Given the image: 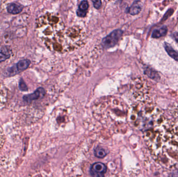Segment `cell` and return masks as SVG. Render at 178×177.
<instances>
[{
    "label": "cell",
    "mask_w": 178,
    "mask_h": 177,
    "mask_svg": "<svg viewBox=\"0 0 178 177\" xmlns=\"http://www.w3.org/2000/svg\"><path fill=\"white\" fill-rule=\"evenodd\" d=\"M162 112L145 134L152 157L166 168L178 167V105Z\"/></svg>",
    "instance_id": "1"
},
{
    "label": "cell",
    "mask_w": 178,
    "mask_h": 177,
    "mask_svg": "<svg viewBox=\"0 0 178 177\" xmlns=\"http://www.w3.org/2000/svg\"><path fill=\"white\" fill-rule=\"evenodd\" d=\"M38 28L44 44L56 39L63 34L65 26L59 14L47 13L38 21Z\"/></svg>",
    "instance_id": "2"
},
{
    "label": "cell",
    "mask_w": 178,
    "mask_h": 177,
    "mask_svg": "<svg viewBox=\"0 0 178 177\" xmlns=\"http://www.w3.org/2000/svg\"><path fill=\"white\" fill-rule=\"evenodd\" d=\"M86 40V32L82 28L74 25L68 28L61 40L63 52L76 50L84 45Z\"/></svg>",
    "instance_id": "3"
},
{
    "label": "cell",
    "mask_w": 178,
    "mask_h": 177,
    "mask_svg": "<svg viewBox=\"0 0 178 177\" xmlns=\"http://www.w3.org/2000/svg\"><path fill=\"white\" fill-rule=\"evenodd\" d=\"M123 32L122 30L116 29L111 32L102 41V45L104 48H109L114 46L117 44L122 37Z\"/></svg>",
    "instance_id": "4"
},
{
    "label": "cell",
    "mask_w": 178,
    "mask_h": 177,
    "mask_svg": "<svg viewBox=\"0 0 178 177\" xmlns=\"http://www.w3.org/2000/svg\"><path fill=\"white\" fill-rule=\"evenodd\" d=\"M107 171V167L101 162H96L93 164L90 169V173L92 177H105Z\"/></svg>",
    "instance_id": "5"
},
{
    "label": "cell",
    "mask_w": 178,
    "mask_h": 177,
    "mask_svg": "<svg viewBox=\"0 0 178 177\" xmlns=\"http://www.w3.org/2000/svg\"><path fill=\"white\" fill-rule=\"evenodd\" d=\"M162 46L167 56L170 59V61L172 60L178 63V50H176L170 44L166 42H164L162 44Z\"/></svg>",
    "instance_id": "6"
},
{
    "label": "cell",
    "mask_w": 178,
    "mask_h": 177,
    "mask_svg": "<svg viewBox=\"0 0 178 177\" xmlns=\"http://www.w3.org/2000/svg\"><path fill=\"white\" fill-rule=\"evenodd\" d=\"M45 94V91L43 88L40 87L36 89L34 93L25 95L23 97V100L27 102H31L34 100H37L43 97Z\"/></svg>",
    "instance_id": "7"
},
{
    "label": "cell",
    "mask_w": 178,
    "mask_h": 177,
    "mask_svg": "<svg viewBox=\"0 0 178 177\" xmlns=\"http://www.w3.org/2000/svg\"><path fill=\"white\" fill-rule=\"evenodd\" d=\"M23 7L21 5L16 3L9 4L7 7V11L10 14H18L23 11Z\"/></svg>",
    "instance_id": "8"
},
{
    "label": "cell",
    "mask_w": 178,
    "mask_h": 177,
    "mask_svg": "<svg viewBox=\"0 0 178 177\" xmlns=\"http://www.w3.org/2000/svg\"><path fill=\"white\" fill-rule=\"evenodd\" d=\"M88 8H89V4L88 2L86 1H82L79 5V8L77 11V15L80 17H85Z\"/></svg>",
    "instance_id": "9"
},
{
    "label": "cell",
    "mask_w": 178,
    "mask_h": 177,
    "mask_svg": "<svg viewBox=\"0 0 178 177\" xmlns=\"http://www.w3.org/2000/svg\"><path fill=\"white\" fill-rule=\"evenodd\" d=\"M142 8V3L140 1H135L129 9V13L132 15H137L141 11Z\"/></svg>",
    "instance_id": "10"
},
{
    "label": "cell",
    "mask_w": 178,
    "mask_h": 177,
    "mask_svg": "<svg viewBox=\"0 0 178 177\" xmlns=\"http://www.w3.org/2000/svg\"><path fill=\"white\" fill-rule=\"evenodd\" d=\"M31 62L29 59H25L21 60L17 62V64H15L16 68L19 73H20V72H23L28 68Z\"/></svg>",
    "instance_id": "11"
},
{
    "label": "cell",
    "mask_w": 178,
    "mask_h": 177,
    "mask_svg": "<svg viewBox=\"0 0 178 177\" xmlns=\"http://www.w3.org/2000/svg\"><path fill=\"white\" fill-rule=\"evenodd\" d=\"M167 27L165 25L162 26V27L154 30L152 36L153 38H159L162 36H165L167 34Z\"/></svg>",
    "instance_id": "12"
},
{
    "label": "cell",
    "mask_w": 178,
    "mask_h": 177,
    "mask_svg": "<svg viewBox=\"0 0 178 177\" xmlns=\"http://www.w3.org/2000/svg\"><path fill=\"white\" fill-rule=\"evenodd\" d=\"M94 154L95 156L99 159H103L107 154L106 150L100 146H97L94 149Z\"/></svg>",
    "instance_id": "13"
},
{
    "label": "cell",
    "mask_w": 178,
    "mask_h": 177,
    "mask_svg": "<svg viewBox=\"0 0 178 177\" xmlns=\"http://www.w3.org/2000/svg\"><path fill=\"white\" fill-rule=\"evenodd\" d=\"M19 73L17 69L16 68V64L11 66L9 68L7 69L6 74L8 76H14Z\"/></svg>",
    "instance_id": "14"
},
{
    "label": "cell",
    "mask_w": 178,
    "mask_h": 177,
    "mask_svg": "<svg viewBox=\"0 0 178 177\" xmlns=\"http://www.w3.org/2000/svg\"><path fill=\"white\" fill-rule=\"evenodd\" d=\"M19 88L22 91H27L28 90L27 85L26 84L23 79H21L19 82Z\"/></svg>",
    "instance_id": "15"
},
{
    "label": "cell",
    "mask_w": 178,
    "mask_h": 177,
    "mask_svg": "<svg viewBox=\"0 0 178 177\" xmlns=\"http://www.w3.org/2000/svg\"><path fill=\"white\" fill-rule=\"evenodd\" d=\"M10 57V54H5L4 52H0V63L5 62L6 60Z\"/></svg>",
    "instance_id": "16"
},
{
    "label": "cell",
    "mask_w": 178,
    "mask_h": 177,
    "mask_svg": "<svg viewBox=\"0 0 178 177\" xmlns=\"http://www.w3.org/2000/svg\"><path fill=\"white\" fill-rule=\"evenodd\" d=\"M93 3L94 7L97 9H99L102 5V2L101 1H93Z\"/></svg>",
    "instance_id": "17"
},
{
    "label": "cell",
    "mask_w": 178,
    "mask_h": 177,
    "mask_svg": "<svg viewBox=\"0 0 178 177\" xmlns=\"http://www.w3.org/2000/svg\"><path fill=\"white\" fill-rule=\"evenodd\" d=\"M175 34L177 35V38H178V39H177V41H178V33H176Z\"/></svg>",
    "instance_id": "18"
}]
</instances>
